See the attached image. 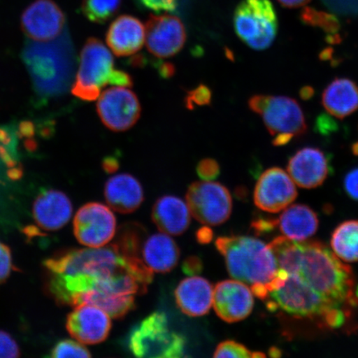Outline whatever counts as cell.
Returning a JSON list of instances; mask_svg holds the SVG:
<instances>
[{
	"mask_svg": "<svg viewBox=\"0 0 358 358\" xmlns=\"http://www.w3.org/2000/svg\"><path fill=\"white\" fill-rule=\"evenodd\" d=\"M301 248L295 273L330 301L340 306L346 303L356 306L355 278L350 266L319 241H301Z\"/></svg>",
	"mask_w": 358,
	"mask_h": 358,
	"instance_id": "cell-4",
	"label": "cell"
},
{
	"mask_svg": "<svg viewBox=\"0 0 358 358\" xmlns=\"http://www.w3.org/2000/svg\"><path fill=\"white\" fill-rule=\"evenodd\" d=\"M212 101V92L205 85H200L187 93L185 105L187 108L192 110L195 106L210 105Z\"/></svg>",
	"mask_w": 358,
	"mask_h": 358,
	"instance_id": "cell-32",
	"label": "cell"
},
{
	"mask_svg": "<svg viewBox=\"0 0 358 358\" xmlns=\"http://www.w3.org/2000/svg\"><path fill=\"white\" fill-rule=\"evenodd\" d=\"M216 248L225 258L232 278L250 285L253 294L263 301L284 277L274 254L262 241L250 236H223L216 241Z\"/></svg>",
	"mask_w": 358,
	"mask_h": 358,
	"instance_id": "cell-2",
	"label": "cell"
},
{
	"mask_svg": "<svg viewBox=\"0 0 358 358\" xmlns=\"http://www.w3.org/2000/svg\"><path fill=\"white\" fill-rule=\"evenodd\" d=\"M250 109L263 120L273 137V145L284 146L307 132V124L299 103L287 96H253Z\"/></svg>",
	"mask_w": 358,
	"mask_h": 358,
	"instance_id": "cell-7",
	"label": "cell"
},
{
	"mask_svg": "<svg viewBox=\"0 0 358 358\" xmlns=\"http://www.w3.org/2000/svg\"><path fill=\"white\" fill-rule=\"evenodd\" d=\"M331 248L343 261L358 262V220L340 224L331 237Z\"/></svg>",
	"mask_w": 358,
	"mask_h": 358,
	"instance_id": "cell-27",
	"label": "cell"
},
{
	"mask_svg": "<svg viewBox=\"0 0 358 358\" xmlns=\"http://www.w3.org/2000/svg\"><path fill=\"white\" fill-rule=\"evenodd\" d=\"M20 357V349L10 334L0 330V358Z\"/></svg>",
	"mask_w": 358,
	"mask_h": 358,
	"instance_id": "cell-35",
	"label": "cell"
},
{
	"mask_svg": "<svg viewBox=\"0 0 358 358\" xmlns=\"http://www.w3.org/2000/svg\"><path fill=\"white\" fill-rule=\"evenodd\" d=\"M322 102L334 117H348L358 110V86L350 79H335L325 88Z\"/></svg>",
	"mask_w": 358,
	"mask_h": 358,
	"instance_id": "cell-26",
	"label": "cell"
},
{
	"mask_svg": "<svg viewBox=\"0 0 358 358\" xmlns=\"http://www.w3.org/2000/svg\"><path fill=\"white\" fill-rule=\"evenodd\" d=\"M196 236H198L199 243L203 244L210 243L213 238L212 231L207 227L201 228Z\"/></svg>",
	"mask_w": 358,
	"mask_h": 358,
	"instance_id": "cell-43",
	"label": "cell"
},
{
	"mask_svg": "<svg viewBox=\"0 0 358 358\" xmlns=\"http://www.w3.org/2000/svg\"><path fill=\"white\" fill-rule=\"evenodd\" d=\"M73 230L80 244L87 248H102L115 235L116 219L107 206L89 203L83 206L76 214Z\"/></svg>",
	"mask_w": 358,
	"mask_h": 358,
	"instance_id": "cell-12",
	"label": "cell"
},
{
	"mask_svg": "<svg viewBox=\"0 0 358 358\" xmlns=\"http://www.w3.org/2000/svg\"><path fill=\"white\" fill-rule=\"evenodd\" d=\"M186 199L192 216L205 226L222 225L231 216V196L221 183L195 182L187 189Z\"/></svg>",
	"mask_w": 358,
	"mask_h": 358,
	"instance_id": "cell-10",
	"label": "cell"
},
{
	"mask_svg": "<svg viewBox=\"0 0 358 358\" xmlns=\"http://www.w3.org/2000/svg\"><path fill=\"white\" fill-rule=\"evenodd\" d=\"M177 306L185 315L200 317L207 315L213 302V287L208 280L191 276L179 283L174 292Z\"/></svg>",
	"mask_w": 358,
	"mask_h": 358,
	"instance_id": "cell-21",
	"label": "cell"
},
{
	"mask_svg": "<svg viewBox=\"0 0 358 358\" xmlns=\"http://www.w3.org/2000/svg\"><path fill=\"white\" fill-rule=\"evenodd\" d=\"M281 234L290 240L304 241L316 234L319 218L310 208L306 205H293L286 208L277 220Z\"/></svg>",
	"mask_w": 358,
	"mask_h": 358,
	"instance_id": "cell-25",
	"label": "cell"
},
{
	"mask_svg": "<svg viewBox=\"0 0 358 358\" xmlns=\"http://www.w3.org/2000/svg\"><path fill=\"white\" fill-rule=\"evenodd\" d=\"M264 301L272 312L279 310L301 319H319L332 329L339 328L346 320L343 306L317 293L296 273L288 274Z\"/></svg>",
	"mask_w": 358,
	"mask_h": 358,
	"instance_id": "cell-5",
	"label": "cell"
},
{
	"mask_svg": "<svg viewBox=\"0 0 358 358\" xmlns=\"http://www.w3.org/2000/svg\"><path fill=\"white\" fill-rule=\"evenodd\" d=\"M213 304L220 319L227 323H236L246 319L252 313L253 293L243 282L223 280L213 289Z\"/></svg>",
	"mask_w": 358,
	"mask_h": 358,
	"instance_id": "cell-17",
	"label": "cell"
},
{
	"mask_svg": "<svg viewBox=\"0 0 358 358\" xmlns=\"http://www.w3.org/2000/svg\"><path fill=\"white\" fill-rule=\"evenodd\" d=\"M66 16L53 0H35L22 12L21 29L36 42L55 39L65 30Z\"/></svg>",
	"mask_w": 358,
	"mask_h": 358,
	"instance_id": "cell-13",
	"label": "cell"
},
{
	"mask_svg": "<svg viewBox=\"0 0 358 358\" xmlns=\"http://www.w3.org/2000/svg\"><path fill=\"white\" fill-rule=\"evenodd\" d=\"M288 173L296 185L303 189H315L323 185L329 173V164L323 151L306 147L291 157Z\"/></svg>",
	"mask_w": 358,
	"mask_h": 358,
	"instance_id": "cell-18",
	"label": "cell"
},
{
	"mask_svg": "<svg viewBox=\"0 0 358 358\" xmlns=\"http://www.w3.org/2000/svg\"><path fill=\"white\" fill-rule=\"evenodd\" d=\"M83 345L77 340H62L53 348L51 356L56 358L91 357V353Z\"/></svg>",
	"mask_w": 358,
	"mask_h": 358,
	"instance_id": "cell-31",
	"label": "cell"
},
{
	"mask_svg": "<svg viewBox=\"0 0 358 358\" xmlns=\"http://www.w3.org/2000/svg\"><path fill=\"white\" fill-rule=\"evenodd\" d=\"M152 218L163 234L179 236L187 230L191 222L189 206L174 196H164L157 200Z\"/></svg>",
	"mask_w": 358,
	"mask_h": 358,
	"instance_id": "cell-24",
	"label": "cell"
},
{
	"mask_svg": "<svg viewBox=\"0 0 358 358\" xmlns=\"http://www.w3.org/2000/svg\"><path fill=\"white\" fill-rule=\"evenodd\" d=\"M344 189L352 199L358 201V168L353 169L345 176Z\"/></svg>",
	"mask_w": 358,
	"mask_h": 358,
	"instance_id": "cell-38",
	"label": "cell"
},
{
	"mask_svg": "<svg viewBox=\"0 0 358 358\" xmlns=\"http://www.w3.org/2000/svg\"><path fill=\"white\" fill-rule=\"evenodd\" d=\"M145 40V28L131 15L117 17L106 34V43L117 57H129L141 50Z\"/></svg>",
	"mask_w": 358,
	"mask_h": 358,
	"instance_id": "cell-20",
	"label": "cell"
},
{
	"mask_svg": "<svg viewBox=\"0 0 358 358\" xmlns=\"http://www.w3.org/2000/svg\"><path fill=\"white\" fill-rule=\"evenodd\" d=\"M161 78L164 79L171 78L176 73V66L170 62H163V64H157L155 65Z\"/></svg>",
	"mask_w": 358,
	"mask_h": 358,
	"instance_id": "cell-40",
	"label": "cell"
},
{
	"mask_svg": "<svg viewBox=\"0 0 358 358\" xmlns=\"http://www.w3.org/2000/svg\"><path fill=\"white\" fill-rule=\"evenodd\" d=\"M196 173L201 179L204 181H213L220 174V166L216 160L204 159L201 160L196 167Z\"/></svg>",
	"mask_w": 358,
	"mask_h": 358,
	"instance_id": "cell-34",
	"label": "cell"
},
{
	"mask_svg": "<svg viewBox=\"0 0 358 358\" xmlns=\"http://www.w3.org/2000/svg\"><path fill=\"white\" fill-rule=\"evenodd\" d=\"M102 167L106 173H115L120 168L119 159L113 155L107 156L106 158L103 160Z\"/></svg>",
	"mask_w": 358,
	"mask_h": 358,
	"instance_id": "cell-41",
	"label": "cell"
},
{
	"mask_svg": "<svg viewBox=\"0 0 358 358\" xmlns=\"http://www.w3.org/2000/svg\"><path fill=\"white\" fill-rule=\"evenodd\" d=\"M331 10L343 15L358 16V0H323Z\"/></svg>",
	"mask_w": 358,
	"mask_h": 358,
	"instance_id": "cell-33",
	"label": "cell"
},
{
	"mask_svg": "<svg viewBox=\"0 0 358 358\" xmlns=\"http://www.w3.org/2000/svg\"><path fill=\"white\" fill-rule=\"evenodd\" d=\"M66 329L75 340L84 345L104 342L111 329L110 317L101 308L92 304L75 306L66 319Z\"/></svg>",
	"mask_w": 358,
	"mask_h": 358,
	"instance_id": "cell-16",
	"label": "cell"
},
{
	"mask_svg": "<svg viewBox=\"0 0 358 358\" xmlns=\"http://www.w3.org/2000/svg\"><path fill=\"white\" fill-rule=\"evenodd\" d=\"M214 357H265L266 355L261 352H252L248 348L239 343L227 340L219 344L216 351H215Z\"/></svg>",
	"mask_w": 358,
	"mask_h": 358,
	"instance_id": "cell-30",
	"label": "cell"
},
{
	"mask_svg": "<svg viewBox=\"0 0 358 358\" xmlns=\"http://www.w3.org/2000/svg\"><path fill=\"white\" fill-rule=\"evenodd\" d=\"M96 109L102 123L115 132L128 131L137 123L141 115L137 96L124 87L107 89L98 98Z\"/></svg>",
	"mask_w": 358,
	"mask_h": 358,
	"instance_id": "cell-11",
	"label": "cell"
},
{
	"mask_svg": "<svg viewBox=\"0 0 358 358\" xmlns=\"http://www.w3.org/2000/svg\"><path fill=\"white\" fill-rule=\"evenodd\" d=\"M180 250L171 237L157 234L145 237L141 245L140 259L153 272L168 273L178 265Z\"/></svg>",
	"mask_w": 358,
	"mask_h": 358,
	"instance_id": "cell-23",
	"label": "cell"
},
{
	"mask_svg": "<svg viewBox=\"0 0 358 358\" xmlns=\"http://www.w3.org/2000/svg\"><path fill=\"white\" fill-rule=\"evenodd\" d=\"M295 182L280 168L266 170L259 178L254 191V201L264 212L276 213L288 208L297 198Z\"/></svg>",
	"mask_w": 358,
	"mask_h": 358,
	"instance_id": "cell-14",
	"label": "cell"
},
{
	"mask_svg": "<svg viewBox=\"0 0 358 358\" xmlns=\"http://www.w3.org/2000/svg\"><path fill=\"white\" fill-rule=\"evenodd\" d=\"M234 25L241 41L262 51L275 41L278 17L270 0H243L235 10Z\"/></svg>",
	"mask_w": 358,
	"mask_h": 358,
	"instance_id": "cell-9",
	"label": "cell"
},
{
	"mask_svg": "<svg viewBox=\"0 0 358 358\" xmlns=\"http://www.w3.org/2000/svg\"><path fill=\"white\" fill-rule=\"evenodd\" d=\"M185 338L169 328L166 315L155 312L134 327L129 348L138 357L178 358L185 356Z\"/></svg>",
	"mask_w": 358,
	"mask_h": 358,
	"instance_id": "cell-8",
	"label": "cell"
},
{
	"mask_svg": "<svg viewBox=\"0 0 358 358\" xmlns=\"http://www.w3.org/2000/svg\"><path fill=\"white\" fill-rule=\"evenodd\" d=\"M133 79L127 73L115 69L113 56L101 40L87 39L82 52L77 79L71 92L80 100L92 101L108 86L131 87Z\"/></svg>",
	"mask_w": 358,
	"mask_h": 358,
	"instance_id": "cell-6",
	"label": "cell"
},
{
	"mask_svg": "<svg viewBox=\"0 0 358 358\" xmlns=\"http://www.w3.org/2000/svg\"><path fill=\"white\" fill-rule=\"evenodd\" d=\"M122 0H83L80 10L89 21L105 24L115 15Z\"/></svg>",
	"mask_w": 358,
	"mask_h": 358,
	"instance_id": "cell-29",
	"label": "cell"
},
{
	"mask_svg": "<svg viewBox=\"0 0 358 358\" xmlns=\"http://www.w3.org/2000/svg\"><path fill=\"white\" fill-rule=\"evenodd\" d=\"M13 271V259L10 248L0 241V284L10 277Z\"/></svg>",
	"mask_w": 358,
	"mask_h": 358,
	"instance_id": "cell-36",
	"label": "cell"
},
{
	"mask_svg": "<svg viewBox=\"0 0 358 358\" xmlns=\"http://www.w3.org/2000/svg\"><path fill=\"white\" fill-rule=\"evenodd\" d=\"M281 6L286 8H299L306 6L311 0H278Z\"/></svg>",
	"mask_w": 358,
	"mask_h": 358,
	"instance_id": "cell-42",
	"label": "cell"
},
{
	"mask_svg": "<svg viewBox=\"0 0 358 358\" xmlns=\"http://www.w3.org/2000/svg\"><path fill=\"white\" fill-rule=\"evenodd\" d=\"M22 57L40 95L60 96L69 88L74 75L75 52L66 29L51 41L27 43Z\"/></svg>",
	"mask_w": 358,
	"mask_h": 358,
	"instance_id": "cell-3",
	"label": "cell"
},
{
	"mask_svg": "<svg viewBox=\"0 0 358 358\" xmlns=\"http://www.w3.org/2000/svg\"><path fill=\"white\" fill-rule=\"evenodd\" d=\"M105 198L114 211L128 214L141 207L144 190L137 178L129 173H120L106 182Z\"/></svg>",
	"mask_w": 358,
	"mask_h": 358,
	"instance_id": "cell-22",
	"label": "cell"
},
{
	"mask_svg": "<svg viewBox=\"0 0 358 358\" xmlns=\"http://www.w3.org/2000/svg\"><path fill=\"white\" fill-rule=\"evenodd\" d=\"M182 271L190 276L200 274L203 271V263H201V259L198 257L187 258L182 264Z\"/></svg>",
	"mask_w": 358,
	"mask_h": 358,
	"instance_id": "cell-39",
	"label": "cell"
},
{
	"mask_svg": "<svg viewBox=\"0 0 358 358\" xmlns=\"http://www.w3.org/2000/svg\"><path fill=\"white\" fill-rule=\"evenodd\" d=\"M301 19L304 24L317 27L328 34V41L330 43H338L340 40V22L338 17L323 11H317L315 8H304L301 12Z\"/></svg>",
	"mask_w": 358,
	"mask_h": 358,
	"instance_id": "cell-28",
	"label": "cell"
},
{
	"mask_svg": "<svg viewBox=\"0 0 358 358\" xmlns=\"http://www.w3.org/2000/svg\"><path fill=\"white\" fill-rule=\"evenodd\" d=\"M44 267L48 291L62 306L141 294L140 282L115 243L67 250L48 259Z\"/></svg>",
	"mask_w": 358,
	"mask_h": 358,
	"instance_id": "cell-1",
	"label": "cell"
},
{
	"mask_svg": "<svg viewBox=\"0 0 358 358\" xmlns=\"http://www.w3.org/2000/svg\"><path fill=\"white\" fill-rule=\"evenodd\" d=\"M148 51L159 58H168L180 52L187 39L185 27L178 17L150 15L146 22Z\"/></svg>",
	"mask_w": 358,
	"mask_h": 358,
	"instance_id": "cell-15",
	"label": "cell"
},
{
	"mask_svg": "<svg viewBox=\"0 0 358 358\" xmlns=\"http://www.w3.org/2000/svg\"><path fill=\"white\" fill-rule=\"evenodd\" d=\"M33 215L35 222L42 229L48 231L60 230L70 221L73 204L64 192L47 190L34 201Z\"/></svg>",
	"mask_w": 358,
	"mask_h": 358,
	"instance_id": "cell-19",
	"label": "cell"
},
{
	"mask_svg": "<svg viewBox=\"0 0 358 358\" xmlns=\"http://www.w3.org/2000/svg\"><path fill=\"white\" fill-rule=\"evenodd\" d=\"M178 1V0H141L143 6L155 13L176 11Z\"/></svg>",
	"mask_w": 358,
	"mask_h": 358,
	"instance_id": "cell-37",
	"label": "cell"
}]
</instances>
